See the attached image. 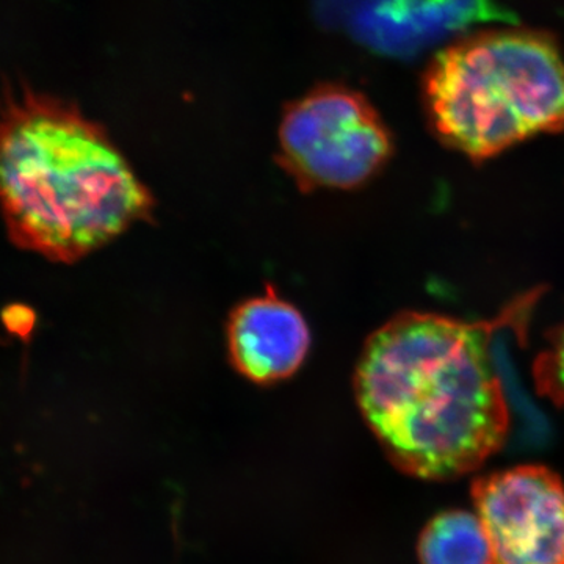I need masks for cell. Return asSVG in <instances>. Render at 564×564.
I'll list each match as a JSON object with an SVG mask.
<instances>
[{
	"label": "cell",
	"instance_id": "6da1fadb",
	"mask_svg": "<svg viewBox=\"0 0 564 564\" xmlns=\"http://www.w3.org/2000/svg\"><path fill=\"white\" fill-rule=\"evenodd\" d=\"M536 295L491 322L397 315L367 340L356 367V400L402 473L452 480L500 451L510 411L491 345L505 325L530 314Z\"/></svg>",
	"mask_w": 564,
	"mask_h": 564
},
{
	"label": "cell",
	"instance_id": "7a4b0ae2",
	"mask_svg": "<svg viewBox=\"0 0 564 564\" xmlns=\"http://www.w3.org/2000/svg\"><path fill=\"white\" fill-rule=\"evenodd\" d=\"M150 192L98 124L31 90L0 110V210L13 243L76 262L151 214Z\"/></svg>",
	"mask_w": 564,
	"mask_h": 564
},
{
	"label": "cell",
	"instance_id": "3957f363",
	"mask_svg": "<svg viewBox=\"0 0 564 564\" xmlns=\"http://www.w3.org/2000/svg\"><path fill=\"white\" fill-rule=\"evenodd\" d=\"M430 124L444 143L484 161L564 126V63L547 33H475L437 52L423 76Z\"/></svg>",
	"mask_w": 564,
	"mask_h": 564
},
{
	"label": "cell",
	"instance_id": "277c9868",
	"mask_svg": "<svg viewBox=\"0 0 564 564\" xmlns=\"http://www.w3.org/2000/svg\"><path fill=\"white\" fill-rule=\"evenodd\" d=\"M280 148L302 191L355 188L388 162L392 137L361 93L325 85L285 109Z\"/></svg>",
	"mask_w": 564,
	"mask_h": 564
},
{
	"label": "cell",
	"instance_id": "5b68a950",
	"mask_svg": "<svg viewBox=\"0 0 564 564\" xmlns=\"http://www.w3.org/2000/svg\"><path fill=\"white\" fill-rule=\"evenodd\" d=\"M475 514L488 538V564H564V480L543 466L478 478Z\"/></svg>",
	"mask_w": 564,
	"mask_h": 564
},
{
	"label": "cell",
	"instance_id": "8992f818",
	"mask_svg": "<svg viewBox=\"0 0 564 564\" xmlns=\"http://www.w3.org/2000/svg\"><path fill=\"white\" fill-rule=\"evenodd\" d=\"M228 337L234 366L256 383L291 377L302 366L311 344L303 315L273 289L234 311Z\"/></svg>",
	"mask_w": 564,
	"mask_h": 564
},
{
	"label": "cell",
	"instance_id": "52a82bcc",
	"mask_svg": "<svg viewBox=\"0 0 564 564\" xmlns=\"http://www.w3.org/2000/svg\"><path fill=\"white\" fill-rule=\"evenodd\" d=\"M421 564H488L489 543L475 513L448 510L434 516L417 541Z\"/></svg>",
	"mask_w": 564,
	"mask_h": 564
},
{
	"label": "cell",
	"instance_id": "ba28073f",
	"mask_svg": "<svg viewBox=\"0 0 564 564\" xmlns=\"http://www.w3.org/2000/svg\"><path fill=\"white\" fill-rule=\"evenodd\" d=\"M533 375L538 391L564 406V328L551 339L547 350L538 356Z\"/></svg>",
	"mask_w": 564,
	"mask_h": 564
},
{
	"label": "cell",
	"instance_id": "9c48e42d",
	"mask_svg": "<svg viewBox=\"0 0 564 564\" xmlns=\"http://www.w3.org/2000/svg\"><path fill=\"white\" fill-rule=\"evenodd\" d=\"M3 322L11 333L20 334V336H28L35 325V314L25 306H10L3 313Z\"/></svg>",
	"mask_w": 564,
	"mask_h": 564
}]
</instances>
